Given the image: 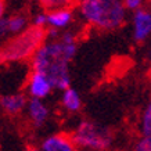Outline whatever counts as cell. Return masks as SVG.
<instances>
[{
    "mask_svg": "<svg viewBox=\"0 0 151 151\" xmlns=\"http://www.w3.org/2000/svg\"><path fill=\"white\" fill-rule=\"evenodd\" d=\"M76 37L71 32H65L57 40L46 42L31 58V67L35 72L45 73L53 89L64 92L69 89V63L76 54Z\"/></svg>",
    "mask_w": 151,
    "mask_h": 151,
    "instance_id": "obj_1",
    "label": "cell"
},
{
    "mask_svg": "<svg viewBox=\"0 0 151 151\" xmlns=\"http://www.w3.org/2000/svg\"><path fill=\"white\" fill-rule=\"evenodd\" d=\"M79 11L86 22L101 31L118 29L126 19V9L119 0H85Z\"/></svg>",
    "mask_w": 151,
    "mask_h": 151,
    "instance_id": "obj_2",
    "label": "cell"
},
{
    "mask_svg": "<svg viewBox=\"0 0 151 151\" xmlns=\"http://www.w3.org/2000/svg\"><path fill=\"white\" fill-rule=\"evenodd\" d=\"M46 37V29L36 27H29L22 33L15 35L0 47V65L32 58L45 45Z\"/></svg>",
    "mask_w": 151,
    "mask_h": 151,
    "instance_id": "obj_3",
    "label": "cell"
},
{
    "mask_svg": "<svg viewBox=\"0 0 151 151\" xmlns=\"http://www.w3.org/2000/svg\"><path fill=\"white\" fill-rule=\"evenodd\" d=\"M71 139L75 147L87 151H107L112 144V134L110 130L90 121L79 122Z\"/></svg>",
    "mask_w": 151,
    "mask_h": 151,
    "instance_id": "obj_4",
    "label": "cell"
},
{
    "mask_svg": "<svg viewBox=\"0 0 151 151\" xmlns=\"http://www.w3.org/2000/svg\"><path fill=\"white\" fill-rule=\"evenodd\" d=\"M27 90L28 94L31 96V99H37V100H43L45 97H47L53 90L50 81L45 73L40 72H32L28 75L27 81Z\"/></svg>",
    "mask_w": 151,
    "mask_h": 151,
    "instance_id": "obj_5",
    "label": "cell"
},
{
    "mask_svg": "<svg viewBox=\"0 0 151 151\" xmlns=\"http://www.w3.org/2000/svg\"><path fill=\"white\" fill-rule=\"evenodd\" d=\"M133 39L136 42H144L151 35V11L140 9L133 13Z\"/></svg>",
    "mask_w": 151,
    "mask_h": 151,
    "instance_id": "obj_6",
    "label": "cell"
},
{
    "mask_svg": "<svg viewBox=\"0 0 151 151\" xmlns=\"http://www.w3.org/2000/svg\"><path fill=\"white\" fill-rule=\"evenodd\" d=\"M28 101L29 99L24 93L3 94L0 97V108L7 115H18L27 108Z\"/></svg>",
    "mask_w": 151,
    "mask_h": 151,
    "instance_id": "obj_7",
    "label": "cell"
},
{
    "mask_svg": "<svg viewBox=\"0 0 151 151\" xmlns=\"http://www.w3.org/2000/svg\"><path fill=\"white\" fill-rule=\"evenodd\" d=\"M42 151H76L72 139L65 134H53L40 144Z\"/></svg>",
    "mask_w": 151,
    "mask_h": 151,
    "instance_id": "obj_8",
    "label": "cell"
},
{
    "mask_svg": "<svg viewBox=\"0 0 151 151\" xmlns=\"http://www.w3.org/2000/svg\"><path fill=\"white\" fill-rule=\"evenodd\" d=\"M27 114L29 121L35 126H42L49 118V108L43 103V100L37 99H29L27 105Z\"/></svg>",
    "mask_w": 151,
    "mask_h": 151,
    "instance_id": "obj_9",
    "label": "cell"
},
{
    "mask_svg": "<svg viewBox=\"0 0 151 151\" xmlns=\"http://www.w3.org/2000/svg\"><path fill=\"white\" fill-rule=\"evenodd\" d=\"M72 21V11L69 9H58L47 13V25L53 29H64Z\"/></svg>",
    "mask_w": 151,
    "mask_h": 151,
    "instance_id": "obj_10",
    "label": "cell"
},
{
    "mask_svg": "<svg viewBox=\"0 0 151 151\" xmlns=\"http://www.w3.org/2000/svg\"><path fill=\"white\" fill-rule=\"evenodd\" d=\"M61 104L64 107L67 111L69 112H76V111L81 110V107H82V100H81V96H79V93L72 89V87H69L67 90L63 92V96H61Z\"/></svg>",
    "mask_w": 151,
    "mask_h": 151,
    "instance_id": "obj_11",
    "label": "cell"
},
{
    "mask_svg": "<svg viewBox=\"0 0 151 151\" xmlns=\"http://www.w3.org/2000/svg\"><path fill=\"white\" fill-rule=\"evenodd\" d=\"M9 21V32L10 33H15V35H19L22 33L27 28V24H28V18L22 14H14L11 17L7 18Z\"/></svg>",
    "mask_w": 151,
    "mask_h": 151,
    "instance_id": "obj_12",
    "label": "cell"
},
{
    "mask_svg": "<svg viewBox=\"0 0 151 151\" xmlns=\"http://www.w3.org/2000/svg\"><path fill=\"white\" fill-rule=\"evenodd\" d=\"M140 132L143 136L151 134V100L147 103L140 116Z\"/></svg>",
    "mask_w": 151,
    "mask_h": 151,
    "instance_id": "obj_13",
    "label": "cell"
},
{
    "mask_svg": "<svg viewBox=\"0 0 151 151\" xmlns=\"http://www.w3.org/2000/svg\"><path fill=\"white\" fill-rule=\"evenodd\" d=\"M134 151H151V134L143 136L134 146Z\"/></svg>",
    "mask_w": 151,
    "mask_h": 151,
    "instance_id": "obj_14",
    "label": "cell"
},
{
    "mask_svg": "<svg viewBox=\"0 0 151 151\" xmlns=\"http://www.w3.org/2000/svg\"><path fill=\"white\" fill-rule=\"evenodd\" d=\"M47 25V13H37L32 18V27L46 28Z\"/></svg>",
    "mask_w": 151,
    "mask_h": 151,
    "instance_id": "obj_15",
    "label": "cell"
},
{
    "mask_svg": "<svg viewBox=\"0 0 151 151\" xmlns=\"http://www.w3.org/2000/svg\"><path fill=\"white\" fill-rule=\"evenodd\" d=\"M142 4H143L142 0H126V1H124L125 9H126V10H132L133 13H136L137 10L142 9Z\"/></svg>",
    "mask_w": 151,
    "mask_h": 151,
    "instance_id": "obj_16",
    "label": "cell"
},
{
    "mask_svg": "<svg viewBox=\"0 0 151 151\" xmlns=\"http://www.w3.org/2000/svg\"><path fill=\"white\" fill-rule=\"evenodd\" d=\"M9 32V21H7V18H3L0 19V37L6 36Z\"/></svg>",
    "mask_w": 151,
    "mask_h": 151,
    "instance_id": "obj_17",
    "label": "cell"
},
{
    "mask_svg": "<svg viewBox=\"0 0 151 151\" xmlns=\"http://www.w3.org/2000/svg\"><path fill=\"white\" fill-rule=\"evenodd\" d=\"M4 11H6V4H4V1L0 0V19L4 18V17H3V15H4Z\"/></svg>",
    "mask_w": 151,
    "mask_h": 151,
    "instance_id": "obj_18",
    "label": "cell"
},
{
    "mask_svg": "<svg viewBox=\"0 0 151 151\" xmlns=\"http://www.w3.org/2000/svg\"><path fill=\"white\" fill-rule=\"evenodd\" d=\"M24 151H42L40 148H36V147H28V148H25Z\"/></svg>",
    "mask_w": 151,
    "mask_h": 151,
    "instance_id": "obj_19",
    "label": "cell"
},
{
    "mask_svg": "<svg viewBox=\"0 0 151 151\" xmlns=\"http://www.w3.org/2000/svg\"><path fill=\"white\" fill-rule=\"evenodd\" d=\"M0 110H1V108H0Z\"/></svg>",
    "mask_w": 151,
    "mask_h": 151,
    "instance_id": "obj_20",
    "label": "cell"
}]
</instances>
